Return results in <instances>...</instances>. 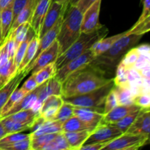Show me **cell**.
Returning a JSON list of instances; mask_svg holds the SVG:
<instances>
[{
  "mask_svg": "<svg viewBox=\"0 0 150 150\" xmlns=\"http://www.w3.org/2000/svg\"><path fill=\"white\" fill-rule=\"evenodd\" d=\"M1 44V29H0V45Z\"/></svg>",
  "mask_w": 150,
  "mask_h": 150,
  "instance_id": "94428289",
  "label": "cell"
},
{
  "mask_svg": "<svg viewBox=\"0 0 150 150\" xmlns=\"http://www.w3.org/2000/svg\"><path fill=\"white\" fill-rule=\"evenodd\" d=\"M2 123L3 126L4 127V130H6L7 134L9 133H21V132L25 131L27 130H31L32 127V125L29 124H23V123L17 122L7 117H3L0 119Z\"/></svg>",
  "mask_w": 150,
  "mask_h": 150,
  "instance_id": "1f68e13d",
  "label": "cell"
},
{
  "mask_svg": "<svg viewBox=\"0 0 150 150\" xmlns=\"http://www.w3.org/2000/svg\"><path fill=\"white\" fill-rule=\"evenodd\" d=\"M7 134V132H6V130H4V126H3L2 123H1V120H0V140H1L3 137H4Z\"/></svg>",
  "mask_w": 150,
  "mask_h": 150,
  "instance_id": "9f6ffc18",
  "label": "cell"
},
{
  "mask_svg": "<svg viewBox=\"0 0 150 150\" xmlns=\"http://www.w3.org/2000/svg\"><path fill=\"white\" fill-rule=\"evenodd\" d=\"M93 130H85L76 132L63 133L67 143L73 149H79L83 145Z\"/></svg>",
  "mask_w": 150,
  "mask_h": 150,
  "instance_id": "7402d4cb",
  "label": "cell"
},
{
  "mask_svg": "<svg viewBox=\"0 0 150 150\" xmlns=\"http://www.w3.org/2000/svg\"><path fill=\"white\" fill-rule=\"evenodd\" d=\"M30 137L31 133L26 134V133H22V132H21V133H9V134H7L0 140V146L15 143V142H19V141L25 140V139H27Z\"/></svg>",
  "mask_w": 150,
  "mask_h": 150,
  "instance_id": "60d3db41",
  "label": "cell"
},
{
  "mask_svg": "<svg viewBox=\"0 0 150 150\" xmlns=\"http://www.w3.org/2000/svg\"><path fill=\"white\" fill-rule=\"evenodd\" d=\"M51 2V0H35V7L30 20V26L37 35L39 33Z\"/></svg>",
  "mask_w": 150,
  "mask_h": 150,
  "instance_id": "ffe728a7",
  "label": "cell"
},
{
  "mask_svg": "<svg viewBox=\"0 0 150 150\" xmlns=\"http://www.w3.org/2000/svg\"><path fill=\"white\" fill-rule=\"evenodd\" d=\"M1 10H0V26H1Z\"/></svg>",
  "mask_w": 150,
  "mask_h": 150,
  "instance_id": "6125c7cd",
  "label": "cell"
},
{
  "mask_svg": "<svg viewBox=\"0 0 150 150\" xmlns=\"http://www.w3.org/2000/svg\"><path fill=\"white\" fill-rule=\"evenodd\" d=\"M108 32V29L105 26H103L98 30L91 33L81 34L77 40L65 52L57 58L55 62L57 69H59L70 61L90 50L97 41L106 36Z\"/></svg>",
  "mask_w": 150,
  "mask_h": 150,
  "instance_id": "3957f363",
  "label": "cell"
},
{
  "mask_svg": "<svg viewBox=\"0 0 150 150\" xmlns=\"http://www.w3.org/2000/svg\"><path fill=\"white\" fill-rule=\"evenodd\" d=\"M40 150H75L69 145L63 133L57 134L55 139L45 144Z\"/></svg>",
  "mask_w": 150,
  "mask_h": 150,
  "instance_id": "836d02e7",
  "label": "cell"
},
{
  "mask_svg": "<svg viewBox=\"0 0 150 150\" xmlns=\"http://www.w3.org/2000/svg\"><path fill=\"white\" fill-rule=\"evenodd\" d=\"M113 79H107L98 68L91 64L69 76L62 83V96L73 98L88 93L104 86Z\"/></svg>",
  "mask_w": 150,
  "mask_h": 150,
  "instance_id": "6da1fadb",
  "label": "cell"
},
{
  "mask_svg": "<svg viewBox=\"0 0 150 150\" xmlns=\"http://www.w3.org/2000/svg\"><path fill=\"white\" fill-rule=\"evenodd\" d=\"M95 59L96 57L94 55L92 50H89L86 53L81 55L80 57L70 61V62L66 64L63 67H60L59 69H57L55 74V78L59 81L62 83L73 73H76L81 69L85 68L89 64H92Z\"/></svg>",
  "mask_w": 150,
  "mask_h": 150,
  "instance_id": "8992f818",
  "label": "cell"
},
{
  "mask_svg": "<svg viewBox=\"0 0 150 150\" xmlns=\"http://www.w3.org/2000/svg\"><path fill=\"white\" fill-rule=\"evenodd\" d=\"M35 35H37L36 33H35V31L33 30V29H32L30 26V27H29V30H28L27 32V34H26V38H25V39L21 42V44L19 45V46L18 47L17 50H16V53H15L13 60H14L15 64L17 66L18 68L19 65H20L22 59H23L25 51H26V48H27L29 42L32 40V39L35 36Z\"/></svg>",
  "mask_w": 150,
  "mask_h": 150,
  "instance_id": "4dcf8cb0",
  "label": "cell"
},
{
  "mask_svg": "<svg viewBox=\"0 0 150 150\" xmlns=\"http://www.w3.org/2000/svg\"><path fill=\"white\" fill-rule=\"evenodd\" d=\"M74 116L82 121L96 127L100 124L104 116L103 108H86V107H76Z\"/></svg>",
  "mask_w": 150,
  "mask_h": 150,
  "instance_id": "9a60e30c",
  "label": "cell"
},
{
  "mask_svg": "<svg viewBox=\"0 0 150 150\" xmlns=\"http://www.w3.org/2000/svg\"><path fill=\"white\" fill-rule=\"evenodd\" d=\"M40 117V113L38 111H35L32 108H29V109L23 110V111H18V112H16L15 114L4 117H7V118L15 122H17L29 124L33 126L36 120Z\"/></svg>",
  "mask_w": 150,
  "mask_h": 150,
  "instance_id": "d4e9b609",
  "label": "cell"
},
{
  "mask_svg": "<svg viewBox=\"0 0 150 150\" xmlns=\"http://www.w3.org/2000/svg\"><path fill=\"white\" fill-rule=\"evenodd\" d=\"M129 32V31H128ZM143 35H134V34H127L120 39L117 40L111 48L107 50L105 53L96 57V59L103 61L106 60L108 62H114L122 57L124 54L127 53L133 45H136Z\"/></svg>",
  "mask_w": 150,
  "mask_h": 150,
  "instance_id": "5b68a950",
  "label": "cell"
},
{
  "mask_svg": "<svg viewBox=\"0 0 150 150\" xmlns=\"http://www.w3.org/2000/svg\"><path fill=\"white\" fill-rule=\"evenodd\" d=\"M1 150H31V137L25 140L0 146Z\"/></svg>",
  "mask_w": 150,
  "mask_h": 150,
  "instance_id": "ee69618b",
  "label": "cell"
},
{
  "mask_svg": "<svg viewBox=\"0 0 150 150\" xmlns=\"http://www.w3.org/2000/svg\"><path fill=\"white\" fill-rule=\"evenodd\" d=\"M82 17L83 13L76 5H67L56 39L59 43V57L65 52L80 37Z\"/></svg>",
  "mask_w": 150,
  "mask_h": 150,
  "instance_id": "7a4b0ae2",
  "label": "cell"
},
{
  "mask_svg": "<svg viewBox=\"0 0 150 150\" xmlns=\"http://www.w3.org/2000/svg\"><path fill=\"white\" fill-rule=\"evenodd\" d=\"M150 133V112L149 108H142L135 121L125 133L136 136L149 137Z\"/></svg>",
  "mask_w": 150,
  "mask_h": 150,
  "instance_id": "4fadbf2b",
  "label": "cell"
},
{
  "mask_svg": "<svg viewBox=\"0 0 150 150\" xmlns=\"http://www.w3.org/2000/svg\"><path fill=\"white\" fill-rule=\"evenodd\" d=\"M18 67L15 64L13 59H9L7 62L0 64V82L4 86L13 76L17 73Z\"/></svg>",
  "mask_w": 150,
  "mask_h": 150,
  "instance_id": "83f0119b",
  "label": "cell"
},
{
  "mask_svg": "<svg viewBox=\"0 0 150 150\" xmlns=\"http://www.w3.org/2000/svg\"><path fill=\"white\" fill-rule=\"evenodd\" d=\"M137 150H139V149H137Z\"/></svg>",
  "mask_w": 150,
  "mask_h": 150,
  "instance_id": "e7e4bbea",
  "label": "cell"
},
{
  "mask_svg": "<svg viewBox=\"0 0 150 150\" xmlns=\"http://www.w3.org/2000/svg\"><path fill=\"white\" fill-rule=\"evenodd\" d=\"M13 0H0V10H3L4 7H7L8 4L13 2Z\"/></svg>",
  "mask_w": 150,
  "mask_h": 150,
  "instance_id": "11a10c76",
  "label": "cell"
},
{
  "mask_svg": "<svg viewBox=\"0 0 150 150\" xmlns=\"http://www.w3.org/2000/svg\"><path fill=\"white\" fill-rule=\"evenodd\" d=\"M140 147H142V146H139V145H136V146H130V147H127V148H123V149H120L117 150H137Z\"/></svg>",
  "mask_w": 150,
  "mask_h": 150,
  "instance_id": "6f0895ef",
  "label": "cell"
},
{
  "mask_svg": "<svg viewBox=\"0 0 150 150\" xmlns=\"http://www.w3.org/2000/svg\"><path fill=\"white\" fill-rule=\"evenodd\" d=\"M27 75V73H25L24 71L19 72V73L17 72V73L13 76L7 83L0 88V114L11 94L14 92L16 88L18 87L21 81Z\"/></svg>",
  "mask_w": 150,
  "mask_h": 150,
  "instance_id": "44dd1931",
  "label": "cell"
},
{
  "mask_svg": "<svg viewBox=\"0 0 150 150\" xmlns=\"http://www.w3.org/2000/svg\"><path fill=\"white\" fill-rule=\"evenodd\" d=\"M96 1H98V0H79L77 4H76V6L82 13H83Z\"/></svg>",
  "mask_w": 150,
  "mask_h": 150,
  "instance_id": "816d5d0a",
  "label": "cell"
},
{
  "mask_svg": "<svg viewBox=\"0 0 150 150\" xmlns=\"http://www.w3.org/2000/svg\"><path fill=\"white\" fill-rule=\"evenodd\" d=\"M137 49L140 54L149 57V46L148 45H141V46L137 47Z\"/></svg>",
  "mask_w": 150,
  "mask_h": 150,
  "instance_id": "db71d44e",
  "label": "cell"
},
{
  "mask_svg": "<svg viewBox=\"0 0 150 150\" xmlns=\"http://www.w3.org/2000/svg\"><path fill=\"white\" fill-rule=\"evenodd\" d=\"M35 0H29L28 4L24 7V8L20 12L17 17L16 18L12 23L11 28H10V32L14 31L19 25L22 24L23 23L29 21L30 23L31 18H32V13H33L34 7H35Z\"/></svg>",
  "mask_w": 150,
  "mask_h": 150,
  "instance_id": "4316f807",
  "label": "cell"
},
{
  "mask_svg": "<svg viewBox=\"0 0 150 150\" xmlns=\"http://www.w3.org/2000/svg\"><path fill=\"white\" fill-rule=\"evenodd\" d=\"M114 81L116 86H128V70H127L120 63L117 67V74L114 79Z\"/></svg>",
  "mask_w": 150,
  "mask_h": 150,
  "instance_id": "b9f144b4",
  "label": "cell"
},
{
  "mask_svg": "<svg viewBox=\"0 0 150 150\" xmlns=\"http://www.w3.org/2000/svg\"><path fill=\"white\" fill-rule=\"evenodd\" d=\"M142 2L143 4V12L137 22L142 21L150 16V0H142Z\"/></svg>",
  "mask_w": 150,
  "mask_h": 150,
  "instance_id": "f907efd6",
  "label": "cell"
},
{
  "mask_svg": "<svg viewBox=\"0 0 150 150\" xmlns=\"http://www.w3.org/2000/svg\"><path fill=\"white\" fill-rule=\"evenodd\" d=\"M51 1H56V2L61 3V4L68 5V0H51Z\"/></svg>",
  "mask_w": 150,
  "mask_h": 150,
  "instance_id": "680465c9",
  "label": "cell"
},
{
  "mask_svg": "<svg viewBox=\"0 0 150 150\" xmlns=\"http://www.w3.org/2000/svg\"><path fill=\"white\" fill-rule=\"evenodd\" d=\"M135 105L143 109H148L150 107V97L149 94H139L133 99Z\"/></svg>",
  "mask_w": 150,
  "mask_h": 150,
  "instance_id": "bcb514c9",
  "label": "cell"
},
{
  "mask_svg": "<svg viewBox=\"0 0 150 150\" xmlns=\"http://www.w3.org/2000/svg\"><path fill=\"white\" fill-rule=\"evenodd\" d=\"M142 109L135 104L127 105H119L111 111L104 114L100 124H114L131 113Z\"/></svg>",
  "mask_w": 150,
  "mask_h": 150,
  "instance_id": "ac0fdd59",
  "label": "cell"
},
{
  "mask_svg": "<svg viewBox=\"0 0 150 150\" xmlns=\"http://www.w3.org/2000/svg\"><path fill=\"white\" fill-rule=\"evenodd\" d=\"M38 42H39V38H38V35H35L32 38V40L29 42V45H28L27 48H26L23 59H22L20 65H19L18 68V73L21 72L29 64V62L32 61V59L35 57V54H36L38 46Z\"/></svg>",
  "mask_w": 150,
  "mask_h": 150,
  "instance_id": "f546056e",
  "label": "cell"
},
{
  "mask_svg": "<svg viewBox=\"0 0 150 150\" xmlns=\"http://www.w3.org/2000/svg\"><path fill=\"white\" fill-rule=\"evenodd\" d=\"M13 2L4 7L1 12V44L10 33V28L13 23Z\"/></svg>",
  "mask_w": 150,
  "mask_h": 150,
  "instance_id": "cb8c5ba5",
  "label": "cell"
},
{
  "mask_svg": "<svg viewBox=\"0 0 150 150\" xmlns=\"http://www.w3.org/2000/svg\"><path fill=\"white\" fill-rule=\"evenodd\" d=\"M58 133L31 136V150H40L45 144L54 140Z\"/></svg>",
  "mask_w": 150,
  "mask_h": 150,
  "instance_id": "d590c367",
  "label": "cell"
},
{
  "mask_svg": "<svg viewBox=\"0 0 150 150\" xmlns=\"http://www.w3.org/2000/svg\"><path fill=\"white\" fill-rule=\"evenodd\" d=\"M117 105H119V103L118 100H117V95H116L115 92H114V91L112 89L111 92L108 94L106 98H105V103H104L103 105L104 114L111 111L113 108L117 107Z\"/></svg>",
  "mask_w": 150,
  "mask_h": 150,
  "instance_id": "f6af8a7d",
  "label": "cell"
},
{
  "mask_svg": "<svg viewBox=\"0 0 150 150\" xmlns=\"http://www.w3.org/2000/svg\"><path fill=\"white\" fill-rule=\"evenodd\" d=\"M45 83L39 85L36 89H34V90L32 91V92L27 93L26 95H24V96H23V98H22L17 103L15 104V105H13V107H12V108H10L7 113H6L2 117L11 115V114H15V113L16 112L23 111V110H26V109H29V108H33L35 103H36L37 99H38V94L40 93V90L42 89V88L43 87ZM2 117H1V118H2Z\"/></svg>",
  "mask_w": 150,
  "mask_h": 150,
  "instance_id": "d6986e66",
  "label": "cell"
},
{
  "mask_svg": "<svg viewBox=\"0 0 150 150\" xmlns=\"http://www.w3.org/2000/svg\"><path fill=\"white\" fill-rule=\"evenodd\" d=\"M149 18L147 17L143 20L142 21L136 22V24L131 28L129 31L130 34H134V35H143L145 33L148 32L150 29V21Z\"/></svg>",
  "mask_w": 150,
  "mask_h": 150,
  "instance_id": "7bdbcfd3",
  "label": "cell"
},
{
  "mask_svg": "<svg viewBox=\"0 0 150 150\" xmlns=\"http://www.w3.org/2000/svg\"><path fill=\"white\" fill-rule=\"evenodd\" d=\"M57 70V69L56 67L55 62H54L45 66L42 69L38 70L35 74H33L35 76V81L38 83V84H42V83H45V81H48L51 78L54 77Z\"/></svg>",
  "mask_w": 150,
  "mask_h": 150,
  "instance_id": "d6a6232c",
  "label": "cell"
},
{
  "mask_svg": "<svg viewBox=\"0 0 150 150\" xmlns=\"http://www.w3.org/2000/svg\"><path fill=\"white\" fill-rule=\"evenodd\" d=\"M30 27V23L29 21L23 23L22 24L19 25L14 31H12L14 34V41H15V48L16 51L18 47L21 44V42L25 39L27 34L28 30Z\"/></svg>",
  "mask_w": 150,
  "mask_h": 150,
  "instance_id": "ab89813d",
  "label": "cell"
},
{
  "mask_svg": "<svg viewBox=\"0 0 150 150\" xmlns=\"http://www.w3.org/2000/svg\"><path fill=\"white\" fill-rule=\"evenodd\" d=\"M113 90L117 95L119 105H127L134 104V95L127 86H116L113 87Z\"/></svg>",
  "mask_w": 150,
  "mask_h": 150,
  "instance_id": "f1b7e54d",
  "label": "cell"
},
{
  "mask_svg": "<svg viewBox=\"0 0 150 150\" xmlns=\"http://www.w3.org/2000/svg\"><path fill=\"white\" fill-rule=\"evenodd\" d=\"M64 103L62 95H51L42 102L40 108V116L45 120H54L57 111Z\"/></svg>",
  "mask_w": 150,
  "mask_h": 150,
  "instance_id": "e0dca14e",
  "label": "cell"
},
{
  "mask_svg": "<svg viewBox=\"0 0 150 150\" xmlns=\"http://www.w3.org/2000/svg\"><path fill=\"white\" fill-rule=\"evenodd\" d=\"M122 134L114 125L100 124L92 130L84 144L111 142Z\"/></svg>",
  "mask_w": 150,
  "mask_h": 150,
  "instance_id": "52a82bcc",
  "label": "cell"
},
{
  "mask_svg": "<svg viewBox=\"0 0 150 150\" xmlns=\"http://www.w3.org/2000/svg\"><path fill=\"white\" fill-rule=\"evenodd\" d=\"M63 16H62L61 17L59 18V20L57 21V22L56 23V24L50 29L49 31L46 32L43 36L41 38L39 39V42H38V49H37L36 54H35V57H33V59H32V61L29 62V64L23 69L22 71H24L25 73L29 74L31 71V67H32V64L35 62V60L37 59L38 57H39L40 54L43 51H45L48 47H49L51 45V44L57 39V37L58 35L60 27H61L62 23L63 20Z\"/></svg>",
  "mask_w": 150,
  "mask_h": 150,
  "instance_id": "8fae6325",
  "label": "cell"
},
{
  "mask_svg": "<svg viewBox=\"0 0 150 150\" xmlns=\"http://www.w3.org/2000/svg\"><path fill=\"white\" fill-rule=\"evenodd\" d=\"M58 57L59 43L57 40H55L49 47H48L45 51L40 54L39 57L32 64L30 72H32V74H35L45 66L55 62Z\"/></svg>",
  "mask_w": 150,
  "mask_h": 150,
  "instance_id": "7c38bea8",
  "label": "cell"
},
{
  "mask_svg": "<svg viewBox=\"0 0 150 150\" xmlns=\"http://www.w3.org/2000/svg\"><path fill=\"white\" fill-rule=\"evenodd\" d=\"M62 124L56 120H45L40 117L31 128V136L62 133Z\"/></svg>",
  "mask_w": 150,
  "mask_h": 150,
  "instance_id": "2e32d148",
  "label": "cell"
},
{
  "mask_svg": "<svg viewBox=\"0 0 150 150\" xmlns=\"http://www.w3.org/2000/svg\"><path fill=\"white\" fill-rule=\"evenodd\" d=\"M100 4L101 0H98L83 13L81 26V33H91L103 26L99 22Z\"/></svg>",
  "mask_w": 150,
  "mask_h": 150,
  "instance_id": "ba28073f",
  "label": "cell"
},
{
  "mask_svg": "<svg viewBox=\"0 0 150 150\" xmlns=\"http://www.w3.org/2000/svg\"><path fill=\"white\" fill-rule=\"evenodd\" d=\"M141 109L139 111H136L135 112L131 113V114H128L127 116L125 117L124 118L120 120V121H118L117 122L114 123V124H111L114 125L115 127H117L120 131L122 133H125L126 131L128 130L129 127L131 126V125L133 124V122L135 121L136 118L137 117L138 114L140 112Z\"/></svg>",
  "mask_w": 150,
  "mask_h": 150,
  "instance_id": "f35d334b",
  "label": "cell"
},
{
  "mask_svg": "<svg viewBox=\"0 0 150 150\" xmlns=\"http://www.w3.org/2000/svg\"><path fill=\"white\" fill-rule=\"evenodd\" d=\"M62 133L81 131V130H94L95 128L94 126L82 121L76 116H73L64 123H62Z\"/></svg>",
  "mask_w": 150,
  "mask_h": 150,
  "instance_id": "484cf974",
  "label": "cell"
},
{
  "mask_svg": "<svg viewBox=\"0 0 150 150\" xmlns=\"http://www.w3.org/2000/svg\"><path fill=\"white\" fill-rule=\"evenodd\" d=\"M29 0H13V22L20 12L28 4Z\"/></svg>",
  "mask_w": 150,
  "mask_h": 150,
  "instance_id": "7dc6e473",
  "label": "cell"
},
{
  "mask_svg": "<svg viewBox=\"0 0 150 150\" xmlns=\"http://www.w3.org/2000/svg\"><path fill=\"white\" fill-rule=\"evenodd\" d=\"M139 75L142 76V79H149V65H146L145 67H142L140 70H138Z\"/></svg>",
  "mask_w": 150,
  "mask_h": 150,
  "instance_id": "f5cc1de1",
  "label": "cell"
},
{
  "mask_svg": "<svg viewBox=\"0 0 150 150\" xmlns=\"http://www.w3.org/2000/svg\"><path fill=\"white\" fill-rule=\"evenodd\" d=\"M39 85L38 84V83L36 82L35 79V76L33 74L31 75V76H29L27 80L23 83V84L22 85L21 88L26 94L29 93V92H32L34 89H36Z\"/></svg>",
  "mask_w": 150,
  "mask_h": 150,
  "instance_id": "c3c4849f",
  "label": "cell"
},
{
  "mask_svg": "<svg viewBox=\"0 0 150 150\" xmlns=\"http://www.w3.org/2000/svg\"><path fill=\"white\" fill-rule=\"evenodd\" d=\"M67 7V5L66 4L56 2V1H51L38 35L39 39L56 24L59 18L64 15Z\"/></svg>",
  "mask_w": 150,
  "mask_h": 150,
  "instance_id": "30bf717a",
  "label": "cell"
},
{
  "mask_svg": "<svg viewBox=\"0 0 150 150\" xmlns=\"http://www.w3.org/2000/svg\"><path fill=\"white\" fill-rule=\"evenodd\" d=\"M26 93L21 89V88H16L15 89L14 92L11 94V95L9 98L8 100L7 101L6 104L4 105V106L3 107L2 110L1 111V114H0V118L3 117L12 107H13V105L17 103L22 98H23L24 95H26Z\"/></svg>",
  "mask_w": 150,
  "mask_h": 150,
  "instance_id": "8d00e7d4",
  "label": "cell"
},
{
  "mask_svg": "<svg viewBox=\"0 0 150 150\" xmlns=\"http://www.w3.org/2000/svg\"><path fill=\"white\" fill-rule=\"evenodd\" d=\"M0 150H1V149H0Z\"/></svg>",
  "mask_w": 150,
  "mask_h": 150,
  "instance_id": "03108f58",
  "label": "cell"
},
{
  "mask_svg": "<svg viewBox=\"0 0 150 150\" xmlns=\"http://www.w3.org/2000/svg\"><path fill=\"white\" fill-rule=\"evenodd\" d=\"M149 137L123 133L119 137L111 141L102 150H117L133 146H142L149 142Z\"/></svg>",
  "mask_w": 150,
  "mask_h": 150,
  "instance_id": "9c48e42d",
  "label": "cell"
},
{
  "mask_svg": "<svg viewBox=\"0 0 150 150\" xmlns=\"http://www.w3.org/2000/svg\"><path fill=\"white\" fill-rule=\"evenodd\" d=\"M1 86H2V85H1V82H0V88H1Z\"/></svg>",
  "mask_w": 150,
  "mask_h": 150,
  "instance_id": "be15d7a7",
  "label": "cell"
},
{
  "mask_svg": "<svg viewBox=\"0 0 150 150\" xmlns=\"http://www.w3.org/2000/svg\"><path fill=\"white\" fill-rule=\"evenodd\" d=\"M109 142H110L83 144L77 150H102Z\"/></svg>",
  "mask_w": 150,
  "mask_h": 150,
  "instance_id": "681fc988",
  "label": "cell"
},
{
  "mask_svg": "<svg viewBox=\"0 0 150 150\" xmlns=\"http://www.w3.org/2000/svg\"><path fill=\"white\" fill-rule=\"evenodd\" d=\"M74 105L64 101L63 104L54 117V120L59 122L60 123L62 124L64 122H66L67 120L74 116Z\"/></svg>",
  "mask_w": 150,
  "mask_h": 150,
  "instance_id": "e575fe53",
  "label": "cell"
},
{
  "mask_svg": "<svg viewBox=\"0 0 150 150\" xmlns=\"http://www.w3.org/2000/svg\"><path fill=\"white\" fill-rule=\"evenodd\" d=\"M68 1H69V0H68Z\"/></svg>",
  "mask_w": 150,
  "mask_h": 150,
  "instance_id": "003e7915",
  "label": "cell"
},
{
  "mask_svg": "<svg viewBox=\"0 0 150 150\" xmlns=\"http://www.w3.org/2000/svg\"><path fill=\"white\" fill-rule=\"evenodd\" d=\"M62 83L59 81L55 76L45 82L43 87L38 94V99L32 109L39 112L42 102L51 95H62Z\"/></svg>",
  "mask_w": 150,
  "mask_h": 150,
  "instance_id": "5bb4252c",
  "label": "cell"
},
{
  "mask_svg": "<svg viewBox=\"0 0 150 150\" xmlns=\"http://www.w3.org/2000/svg\"><path fill=\"white\" fill-rule=\"evenodd\" d=\"M139 54L137 48H130L125 54V57H123L122 59H121L120 64L122 66H124L127 70H131L134 68V66L139 59Z\"/></svg>",
  "mask_w": 150,
  "mask_h": 150,
  "instance_id": "74e56055",
  "label": "cell"
},
{
  "mask_svg": "<svg viewBox=\"0 0 150 150\" xmlns=\"http://www.w3.org/2000/svg\"><path fill=\"white\" fill-rule=\"evenodd\" d=\"M114 79L104 86L88 93L73 98H63L64 101L76 107L86 108H103L105 100L114 86Z\"/></svg>",
  "mask_w": 150,
  "mask_h": 150,
  "instance_id": "277c9868",
  "label": "cell"
},
{
  "mask_svg": "<svg viewBox=\"0 0 150 150\" xmlns=\"http://www.w3.org/2000/svg\"><path fill=\"white\" fill-rule=\"evenodd\" d=\"M79 1V0H69L68 4H71V5H76Z\"/></svg>",
  "mask_w": 150,
  "mask_h": 150,
  "instance_id": "91938a15",
  "label": "cell"
},
{
  "mask_svg": "<svg viewBox=\"0 0 150 150\" xmlns=\"http://www.w3.org/2000/svg\"><path fill=\"white\" fill-rule=\"evenodd\" d=\"M128 31H126V32H122V33L118 34V35H113V36L109 37V38H103L102 39L99 40L97 41L95 44L93 45V46L92 47L91 50L93 52L94 55L95 56V57H99L100 55L103 54V53H105L107 50L111 48V45L116 42L118 39H120V38H122L124 35L128 34Z\"/></svg>",
  "mask_w": 150,
  "mask_h": 150,
  "instance_id": "603a6c76",
  "label": "cell"
}]
</instances>
